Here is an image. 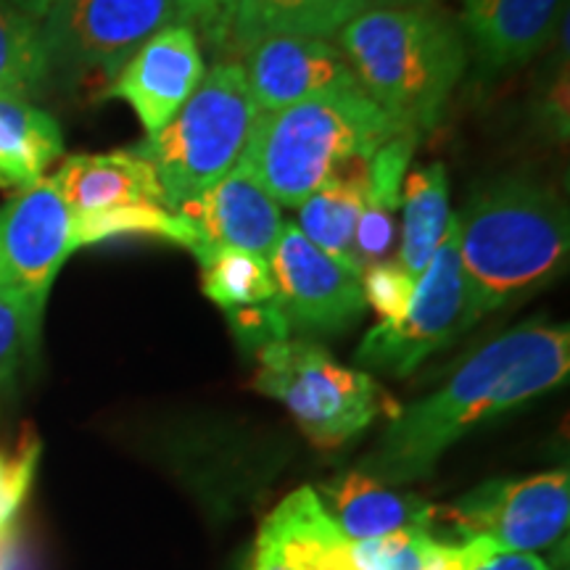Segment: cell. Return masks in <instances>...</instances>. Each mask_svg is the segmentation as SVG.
I'll list each match as a JSON object with an SVG mask.
<instances>
[{"mask_svg": "<svg viewBox=\"0 0 570 570\" xmlns=\"http://www.w3.org/2000/svg\"><path fill=\"white\" fill-rule=\"evenodd\" d=\"M568 370L566 325L531 320L512 327L470 354L431 396L396 410L383 436L360 462V473L386 487L425 479L454 441L475 425L558 389Z\"/></svg>", "mask_w": 570, "mask_h": 570, "instance_id": "obj_1", "label": "cell"}, {"mask_svg": "<svg viewBox=\"0 0 570 570\" xmlns=\"http://www.w3.org/2000/svg\"><path fill=\"white\" fill-rule=\"evenodd\" d=\"M454 219L468 327L541 288L566 267L568 206L550 185L499 177L475 188Z\"/></svg>", "mask_w": 570, "mask_h": 570, "instance_id": "obj_2", "label": "cell"}, {"mask_svg": "<svg viewBox=\"0 0 570 570\" xmlns=\"http://www.w3.org/2000/svg\"><path fill=\"white\" fill-rule=\"evenodd\" d=\"M356 85L402 130H433L468 69L460 27L444 13L362 11L333 35Z\"/></svg>", "mask_w": 570, "mask_h": 570, "instance_id": "obj_3", "label": "cell"}, {"mask_svg": "<svg viewBox=\"0 0 570 570\" xmlns=\"http://www.w3.org/2000/svg\"><path fill=\"white\" fill-rule=\"evenodd\" d=\"M399 130L354 80L262 114L238 167L277 206H302L346 164L370 159Z\"/></svg>", "mask_w": 570, "mask_h": 570, "instance_id": "obj_4", "label": "cell"}, {"mask_svg": "<svg viewBox=\"0 0 570 570\" xmlns=\"http://www.w3.org/2000/svg\"><path fill=\"white\" fill-rule=\"evenodd\" d=\"M262 111L238 61H217L180 111L132 151L154 167L169 212L238 167Z\"/></svg>", "mask_w": 570, "mask_h": 570, "instance_id": "obj_5", "label": "cell"}, {"mask_svg": "<svg viewBox=\"0 0 570 570\" xmlns=\"http://www.w3.org/2000/svg\"><path fill=\"white\" fill-rule=\"evenodd\" d=\"M252 386L281 402L312 444L333 449L360 436L381 412L396 415L373 375L344 367L315 341L285 338L256 352Z\"/></svg>", "mask_w": 570, "mask_h": 570, "instance_id": "obj_6", "label": "cell"}, {"mask_svg": "<svg viewBox=\"0 0 570 570\" xmlns=\"http://www.w3.org/2000/svg\"><path fill=\"white\" fill-rule=\"evenodd\" d=\"M177 21L175 0H59L42 19L48 77L109 88L142 42Z\"/></svg>", "mask_w": 570, "mask_h": 570, "instance_id": "obj_7", "label": "cell"}, {"mask_svg": "<svg viewBox=\"0 0 570 570\" xmlns=\"http://www.w3.org/2000/svg\"><path fill=\"white\" fill-rule=\"evenodd\" d=\"M462 541L489 539L502 550L544 552L566 544L570 523V475L550 470L529 479L487 481L436 512Z\"/></svg>", "mask_w": 570, "mask_h": 570, "instance_id": "obj_8", "label": "cell"}, {"mask_svg": "<svg viewBox=\"0 0 570 570\" xmlns=\"http://www.w3.org/2000/svg\"><path fill=\"white\" fill-rule=\"evenodd\" d=\"M465 281H462L458 219L446 227L433 259L417 277L415 296L396 323H377L356 348V362L394 377H407L439 348L468 331Z\"/></svg>", "mask_w": 570, "mask_h": 570, "instance_id": "obj_9", "label": "cell"}, {"mask_svg": "<svg viewBox=\"0 0 570 570\" xmlns=\"http://www.w3.org/2000/svg\"><path fill=\"white\" fill-rule=\"evenodd\" d=\"M269 269L277 285L275 302L291 333L338 336L365 315L362 267L317 248L294 223L283 225L269 254Z\"/></svg>", "mask_w": 570, "mask_h": 570, "instance_id": "obj_10", "label": "cell"}, {"mask_svg": "<svg viewBox=\"0 0 570 570\" xmlns=\"http://www.w3.org/2000/svg\"><path fill=\"white\" fill-rule=\"evenodd\" d=\"M77 248L75 212L51 177L17 190L0 209V291L46 309L56 275Z\"/></svg>", "mask_w": 570, "mask_h": 570, "instance_id": "obj_11", "label": "cell"}, {"mask_svg": "<svg viewBox=\"0 0 570 570\" xmlns=\"http://www.w3.org/2000/svg\"><path fill=\"white\" fill-rule=\"evenodd\" d=\"M204 75L198 35L194 27L177 21L142 42L104 90V98L130 104L146 132L154 135L183 109Z\"/></svg>", "mask_w": 570, "mask_h": 570, "instance_id": "obj_12", "label": "cell"}, {"mask_svg": "<svg viewBox=\"0 0 570 570\" xmlns=\"http://www.w3.org/2000/svg\"><path fill=\"white\" fill-rule=\"evenodd\" d=\"M248 92L262 114L288 109L317 92L341 88L354 82L352 69L336 42L325 38H298V35H277L256 42L244 53Z\"/></svg>", "mask_w": 570, "mask_h": 570, "instance_id": "obj_13", "label": "cell"}, {"mask_svg": "<svg viewBox=\"0 0 570 570\" xmlns=\"http://www.w3.org/2000/svg\"><path fill=\"white\" fill-rule=\"evenodd\" d=\"M175 214L188 219L198 235V262L223 248H240L269 259L285 225L281 206L240 167L214 183L202 196L190 198Z\"/></svg>", "mask_w": 570, "mask_h": 570, "instance_id": "obj_14", "label": "cell"}, {"mask_svg": "<svg viewBox=\"0 0 570 570\" xmlns=\"http://www.w3.org/2000/svg\"><path fill=\"white\" fill-rule=\"evenodd\" d=\"M562 19L566 0H465L458 27L468 56L487 71H502L544 51Z\"/></svg>", "mask_w": 570, "mask_h": 570, "instance_id": "obj_15", "label": "cell"}, {"mask_svg": "<svg viewBox=\"0 0 570 570\" xmlns=\"http://www.w3.org/2000/svg\"><path fill=\"white\" fill-rule=\"evenodd\" d=\"M75 214H96L119 206H164V188L154 167L132 151L77 154L51 177Z\"/></svg>", "mask_w": 570, "mask_h": 570, "instance_id": "obj_16", "label": "cell"}, {"mask_svg": "<svg viewBox=\"0 0 570 570\" xmlns=\"http://www.w3.org/2000/svg\"><path fill=\"white\" fill-rule=\"evenodd\" d=\"M256 539L273 550L283 570H356L352 541L336 529L315 489L285 497Z\"/></svg>", "mask_w": 570, "mask_h": 570, "instance_id": "obj_17", "label": "cell"}, {"mask_svg": "<svg viewBox=\"0 0 570 570\" xmlns=\"http://www.w3.org/2000/svg\"><path fill=\"white\" fill-rule=\"evenodd\" d=\"M325 512L348 541L381 539L402 531H431L439 512L425 499L386 487L360 470L325 487Z\"/></svg>", "mask_w": 570, "mask_h": 570, "instance_id": "obj_18", "label": "cell"}, {"mask_svg": "<svg viewBox=\"0 0 570 570\" xmlns=\"http://www.w3.org/2000/svg\"><path fill=\"white\" fill-rule=\"evenodd\" d=\"M362 11V0H238L225 53L244 56L277 35L327 40Z\"/></svg>", "mask_w": 570, "mask_h": 570, "instance_id": "obj_19", "label": "cell"}, {"mask_svg": "<svg viewBox=\"0 0 570 570\" xmlns=\"http://www.w3.org/2000/svg\"><path fill=\"white\" fill-rule=\"evenodd\" d=\"M63 154L61 127L24 98L0 96V188L24 190Z\"/></svg>", "mask_w": 570, "mask_h": 570, "instance_id": "obj_20", "label": "cell"}, {"mask_svg": "<svg viewBox=\"0 0 570 570\" xmlns=\"http://www.w3.org/2000/svg\"><path fill=\"white\" fill-rule=\"evenodd\" d=\"M404 209L402 223V248H399V267L410 277L425 273L428 262L433 259L446 227L452 223L449 214V175L444 164L415 169L402 185Z\"/></svg>", "mask_w": 570, "mask_h": 570, "instance_id": "obj_21", "label": "cell"}, {"mask_svg": "<svg viewBox=\"0 0 570 570\" xmlns=\"http://www.w3.org/2000/svg\"><path fill=\"white\" fill-rule=\"evenodd\" d=\"M367 167L370 159L346 164L317 194L306 198L298 214V225H302L298 230L304 233V238L341 259H354V227L367 204Z\"/></svg>", "mask_w": 570, "mask_h": 570, "instance_id": "obj_22", "label": "cell"}, {"mask_svg": "<svg viewBox=\"0 0 570 570\" xmlns=\"http://www.w3.org/2000/svg\"><path fill=\"white\" fill-rule=\"evenodd\" d=\"M48 82L42 21L0 0V96L30 98Z\"/></svg>", "mask_w": 570, "mask_h": 570, "instance_id": "obj_23", "label": "cell"}, {"mask_svg": "<svg viewBox=\"0 0 570 570\" xmlns=\"http://www.w3.org/2000/svg\"><path fill=\"white\" fill-rule=\"evenodd\" d=\"M77 246H96L114 238H161L196 254L198 235L188 219L164 206H119V209L75 214Z\"/></svg>", "mask_w": 570, "mask_h": 570, "instance_id": "obj_24", "label": "cell"}, {"mask_svg": "<svg viewBox=\"0 0 570 570\" xmlns=\"http://www.w3.org/2000/svg\"><path fill=\"white\" fill-rule=\"evenodd\" d=\"M468 541H444L431 531H402L381 539L352 541L356 570H462Z\"/></svg>", "mask_w": 570, "mask_h": 570, "instance_id": "obj_25", "label": "cell"}, {"mask_svg": "<svg viewBox=\"0 0 570 570\" xmlns=\"http://www.w3.org/2000/svg\"><path fill=\"white\" fill-rule=\"evenodd\" d=\"M202 291L223 309H238L275 298L277 285L267 256L223 248L202 262Z\"/></svg>", "mask_w": 570, "mask_h": 570, "instance_id": "obj_26", "label": "cell"}, {"mask_svg": "<svg viewBox=\"0 0 570 570\" xmlns=\"http://www.w3.org/2000/svg\"><path fill=\"white\" fill-rule=\"evenodd\" d=\"M42 309L0 291V383H9L38 348Z\"/></svg>", "mask_w": 570, "mask_h": 570, "instance_id": "obj_27", "label": "cell"}, {"mask_svg": "<svg viewBox=\"0 0 570 570\" xmlns=\"http://www.w3.org/2000/svg\"><path fill=\"white\" fill-rule=\"evenodd\" d=\"M417 132L399 130L394 138L383 142L377 151L370 156L367 167V204L381 206L394 214L402 202V185L407 180V169L417 148Z\"/></svg>", "mask_w": 570, "mask_h": 570, "instance_id": "obj_28", "label": "cell"}, {"mask_svg": "<svg viewBox=\"0 0 570 570\" xmlns=\"http://www.w3.org/2000/svg\"><path fill=\"white\" fill-rule=\"evenodd\" d=\"M40 462V441L32 433L9 452H0V537L19 523Z\"/></svg>", "mask_w": 570, "mask_h": 570, "instance_id": "obj_29", "label": "cell"}, {"mask_svg": "<svg viewBox=\"0 0 570 570\" xmlns=\"http://www.w3.org/2000/svg\"><path fill=\"white\" fill-rule=\"evenodd\" d=\"M415 277H410L399 265L377 262L362 273V294L365 304L375 309L381 323H396L407 312V306L415 296Z\"/></svg>", "mask_w": 570, "mask_h": 570, "instance_id": "obj_30", "label": "cell"}, {"mask_svg": "<svg viewBox=\"0 0 570 570\" xmlns=\"http://www.w3.org/2000/svg\"><path fill=\"white\" fill-rule=\"evenodd\" d=\"M225 315L230 320L235 338L248 352H262L269 344L291 338L288 320H285L275 298L252 306H238V309H225Z\"/></svg>", "mask_w": 570, "mask_h": 570, "instance_id": "obj_31", "label": "cell"}, {"mask_svg": "<svg viewBox=\"0 0 570 570\" xmlns=\"http://www.w3.org/2000/svg\"><path fill=\"white\" fill-rule=\"evenodd\" d=\"M175 9L183 24L194 27L196 35L202 32L212 48L225 53L238 0H175Z\"/></svg>", "mask_w": 570, "mask_h": 570, "instance_id": "obj_32", "label": "cell"}, {"mask_svg": "<svg viewBox=\"0 0 570 570\" xmlns=\"http://www.w3.org/2000/svg\"><path fill=\"white\" fill-rule=\"evenodd\" d=\"M396 223L394 214L381 209L375 204H365L360 219L354 227V240H352V256L360 262L362 273H365V262L383 259L394 246Z\"/></svg>", "mask_w": 570, "mask_h": 570, "instance_id": "obj_33", "label": "cell"}, {"mask_svg": "<svg viewBox=\"0 0 570 570\" xmlns=\"http://www.w3.org/2000/svg\"><path fill=\"white\" fill-rule=\"evenodd\" d=\"M468 562L462 570H558V562L533 552L502 550L489 539H468Z\"/></svg>", "mask_w": 570, "mask_h": 570, "instance_id": "obj_34", "label": "cell"}, {"mask_svg": "<svg viewBox=\"0 0 570 570\" xmlns=\"http://www.w3.org/2000/svg\"><path fill=\"white\" fill-rule=\"evenodd\" d=\"M0 570H42L38 550L21 520L0 537Z\"/></svg>", "mask_w": 570, "mask_h": 570, "instance_id": "obj_35", "label": "cell"}, {"mask_svg": "<svg viewBox=\"0 0 570 570\" xmlns=\"http://www.w3.org/2000/svg\"><path fill=\"white\" fill-rule=\"evenodd\" d=\"M436 0H362L365 11H423L433 9Z\"/></svg>", "mask_w": 570, "mask_h": 570, "instance_id": "obj_36", "label": "cell"}, {"mask_svg": "<svg viewBox=\"0 0 570 570\" xmlns=\"http://www.w3.org/2000/svg\"><path fill=\"white\" fill-rule=\"evenodd\" d=\"M11 3L17 6L19 11H24L27 17L42 21L48 17V11H51L53 6L59 3V0H11Z\"/></svg>", "mask_w": 570, "mask_h": 570, "instance_id": "obj_37", "label": "cell"}]
</instances>
